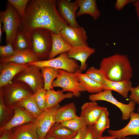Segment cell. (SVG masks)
<instances>
[{"label": "cell", "mask_w": 139, "mask_h": 139, "mask_svg": "<svg viewBox=\"0 0 139 139\" xmlns=\"http://www.w3.org/2000/svg\"><path fill=\"white\" fill-rule=\"evenodd\" d=\"M56 3L55 0H29L19 29L28 33L37 28L59 33L68 24L58 13Z\"/></svg>", "instance_id": "6da1fadb"}, {"label": "cell", "mask_w": 139, "mask_h": 139, "mask_svg": "<svg viewBox=\"0 0 139 139\" xmlns=\"http://www.w3.org/2000/svg\"><path fill=\"white\" fill-rule=\"evenodd\" d=\"M105 73L109 80L119 81L130 80L133 76V70L127 56L116 54L103 58L99 68Z\"/></svg>", "instance_id": "7a4b0ae2"}, {"label": "cell", "mask_w": 139, "mask_h": 139, "mask_svg": "<svg viewBox=\"0 0 139 139\" xmlns=\"http://www.w3.org/2000/svg\"><path fill=\"white\" fill-rule=\"evenodd\" d=\"M0 93L6 106L14 110L23 100L34 94L31 88L22 81L12 80L0 88Z\"/></svg>", "instance_id": "3957f363"}, {"label": "cell", "mask_w": 139, "mask_h": 139, "mask_svg": "<svg viewBox=\"0 0 139 139\" xmlns=\"http://www.w3.org/2000/svg\"><path fill=\"white\" fill-rule=\"evenodd\" d=\"M31 49L39 60H48L52 44L51 31L44 28H37L29 33Z\"/></svg>", "instance_id": "277c9868"}, {"label": "cell", "mask_w": 139, "mask_h": 139, "mask_svg": "<svg viewBox=\"0 0 139 139\" xmlns=\"http://www.w3.org/2000/svg\"><path fill=\"white\" fill-rule=\"evenodd\" d=\"M6 10L0 12V22L3 24V30L6 34V44L13 45L19 29L21 18L18 13L10 3L6 4Z\"/></svg>", "instance_id": "5b68a950"}, {"label": "cell", "mask_w": 139, "mask_h": 139, "mask_svg": "<svg viewBox=\"0 0 139 139\" xmlns=\"http://www.w3.org/2000/svg\"><path fill=\"white\" fill-rule=\"evenodd\" d=\"M58 75L53 81L51 88L60 87L64 92H70L77 97H80L81 92L85 91L78 80L75 73H71L60 69H58Z\"/></svg>", "instance_id": "8992f818"}, {"label": "cell", "mask_w": 139, "mask_h": 139, "mask_svg": "<svg viewBox=\"0 0 139 139\" xmlns=\"http://www.w3.org/2000/svg\"><path fill=\"white\" fill-rule=\"evenodd\" d=\"M12 80L21 81L27 84L34 94L39 89L44 88V80L40 68L32 65L28 64Z\"/></svg>", "instance_id": "52a82bcc"}, {"label": "cell", "mask_w": 139, "mask_h": 139, "mask_svg": "<svg viewBox=\"0 0 139 139\" xmlns=\"http://www.w3.org/2000/svg\"><path fill=\"white\" fill-rule=\"evenodd\" d=\"M35 65L39 68L49 67L62 70L71 73H75L80 66L74 59L70 58L67 53H62L57 57L44 60H39L28 64Z\"/></svg>", "instance_id": "ba28073f"}, {"label": "cell", "mask_w": 139, "mask_h": 139, "mask_svg": "<svg viewBox=\"0 0 139 139\" xmlns=\"http://www.w3.org/2000/svg\"><path fill=\"white\" fill-rule=\"evenodd\" d=\"M112 90H104L99 93L92 94L89 96L91 101H104L110 102L115 105L121 110L122 113V119L127 120L130 118L131 113L135 109L136 103L130 100L127 104L118 101L112 95Z\"/></svg>", "instance_id": "9c48e42d"}, {"label": "cell", "mask_w": 139, "mask_h": 139, "mask_svg": "<svg viewBox=\"0 0 139 139\" xmlns=\"http://www.w3.org/2000/svg\"><path fill=\"white\" fill-rule=\"evenodd\" d=\"M59 105L46 109L33 121L36 128L38 139H45L48 132L56 122V112Z\"/></svg>", "instance_id": "30bf717a"}, {"label": "cell", "mask_w": 139, "mask_h": 139, "mask_svg": "<svg viewBox=\"0 0 139 139\" xmlns=\"http://www.w3.org/2000/svg\"><path fill=\"white\" fill-rule=\"evenodd\" d=\"M57 9L59 15L69 26L72 27L80 26L76 19V12L79 9L78 0L73 2L68 0L56 1Z\"/></svg>", "instance_id": "8fae6325"}, {"label": "cell", "mask_w": 139, "mask_h": 139, "mask_svg": "<svg viewBox=\"0 0 139 139\" xmlns=\"http://www.w3.org/2000/svg\"><path fill=\"white\" fill-rule=\"evenodd\" d=\"M60 33L63 39L73 47L88 46L86 32L83 27H72L68 25L61 30Z\"/></svg>", "instance_id": "7c38bea8"}, {"label": "cell", "mask_w": 139, "mask_h": 139, "mask_svg": "<svg viewBox=\"0 0 139 139\" xmlns=\"http://www.w3.org/2000/svg\"><path fill=\"white\" fill-rule=\"evenodd\" d=\"M13 115L6 124L0 127V135L5 131L27 123L33 122L36 118L22 107L19 106L14 109Z\"/></svg>", "instance_id": "4fadbf2b"}, {"label": "cell", "mask_w": 139, "mask_h": 139, "mask_svg": "<svg viewBox=\"0 0 139 139\" xmlns=\"http://www.w3.org/2000/svg\"><path fill=\"white\" fill-rule=\"evenodd\" d=\"M105 107L100 106L96 101L85 103L81 107L80 117L84 120L87 126L92 127Z\"/></svg>", "instance_id": "5bb4252c"}, {"label": "cell", "mask_w": 139, "mask_h": 139, "mask_svg": "<svg viewBox=\"0 0 139 139\" xmlns=\"http://www.w3.org/2000/svg\"><path fill=\"white\" fill-rule=\"evenodd\" d=\"M28 65L12 62L0 63V88L11 82L15 76Z\"/></svg>", "instance_id": "9a60e30c"}, {"label": "cell", "mask_w": 139, "mask_h": 139, "mask_svg": "<svg viewBox=\"0 0 139 139\" xmlns=\"http://www.w3.org/2000/svg\"><path fill=\"white\" fill-rule=\"evenodd\" d=\"M95 49L88 46L80 45L73 47L67 52L70 58L79 61L81 65L78 71L82 73L87 68L86 60L89 57L94 53Z\"/></svg>", "instance_id": "2e32d148"}, {"label": "cell", "mask_w": 139, "mask_h": 139, "mask_svg": "<svg viewBox=\"0 0 139 139\" xmlns=\"http://www.w3.org/2000/svg\"><path fill=\"white\" fill-rule=\"evenodd\" d=\"M130 118L129 123L122 128L117 130H108L109 135L115 136L117 138L130 135H139V114L131 112Z\"/></svg>", "instance_id": "e0dca14e"}, {"label": "cell", "mask_w": 139, "mask_h": 139, "mask_svg": "<svg viewBox=\"0 0 139 139\" xmlns=\"http://www.w3.org/2000/svg\"><path fill=\"white\" fill-rule=\"evenodd\" d=\"M38 61L39 59L31 49L22 51H16L15 54L12 56L7 58H1L0 59V63L12 62L22 65Z\"/></svg>", "instance_id": "ac0fdd59"}, {"label": "cell", "mask_w": 139, "mask_h": 139, "mask_svg": "<svg viewBox=\"0 0 139 139\" xmlns=\"http://www.w3.org/2000/svg\"><path fill=\"white\" fill-rule=\"evenodd\" d=\"M51 33L52 47L48 59L54 58L59 54L67 53L73 47L63 39L60 33H56L51 32Z\"/></svg>", "instance_id": "d6986e66"}, {"label": "cell", "mask_w": 139, "mask_h": 139, "mask_svg": "<svg viewBox=\"0 0 139 139\" xmlns=\"http://www.w3.org/2000/svg\"><path fill=\"white\" fill-rule=\"evenodd\" d=\"M79 9L76 12V17L84 14L89 15L94 20L100 16L101 12L98 9L95 0H78Z\"/></svg>", "instance_id": "ffe728a7"}, {"label": "cell", "mask_w": 139, "mask_h": 139, "mask_svg": "<svg viewBox=\"0 0 139 139\" xmlns=\"http://www.w3.org/2000/svg\"><path fill=\"white\" fill-rule=\"evenodd\" d=\"M130 80L119 81H112L106 79L103 85L104 90H110L116 91L124 98H127L132 86Z\"/></svg>", "instance_id": "44dd1931"}, {"label": "cell", "mask_w": 139, "mask_h": 139, "mask_svg": "<svg viewBox=\"0 0 139 139\" xmlns=\"http://www.w3.org/2000/svg\"><path fill=\"white\" fill-rule=\"evenodd\" d=\"M62 90L55 91L52 88L47 90L46 95L45 109L52 108L66 99H70L74 96L73 94L68 92L64 93Z\"/></svg>", "instance_id": "7402d4cb"}, {"label": "cell", "mask_w": 139, "mask_h": 139, "mask_svg": "<svg viewBox=\"0 0 139 139\" xmlns=\"http://www.w3.org/2000/svg\"><path fill=\"white\" fill-rule=\"evenodd\" d=\"M17 139H38L33 122L25 124L12 129Z\"/></svg>", "instance_id": "603a6c76"}, {"label": "cell", "mask_w": 139, "mask_h": 139, "mask_svg": "<svg viewBox=\"0 0 139 139\" xmlns=\"http://www.w3.org/2000/svg\"><path fill=\"white\" fill-rule=\"evenodd\" d=\"M75 73L78 80L85 91L93 94L104 90L102 85L91 79L85 73H82L78 70Z\"/></svg>", "instance_id": "cb8c5ba5"}, {"label": "cell", "mask_w": 139, "mask_h": 139, "mask_svg": "<svg viewBox=\"0 0 139 139\" xmlns=\"http://www.w3.org/2000/svg\"><path fill=\"white\" fill-rule=\"evenodd\" d=\"M77 132L56 123L51 127L47 135L56 139H73Z\"/></svg>", "instance_id": "d4e9b609"}, {"label": "cell", "mask_w": 139, "mask_h": 139, "mask_svg": "<svg viewBox=\"0 0 139 139\" xmlns=\"http://www.w3.org/2000/svg\"><path fill=\"white\" fill-rule=\"evenodd\" d=\"M76 109L73 102H71L57 110L56 115L57 123H61L64 121L78 118L76 114Z\"/></svg>", "instance_id": "484cf974"}, {"label": "cell", "mask_w": 139, "mask_h": 139, "mask_svg": "<svg viewBox=\"0 0 139 139\" xmlns=\"http://www.w3.org/2000/svg\"><path fill=\"white\" fill-rule=\"evenodd\" d=\"M13 46L16 51H22L31 49L29 33L25 32L19 29Z\"/></svg>", "instance_id": "4316f807"}, {"label": "cell", "mask_w": 139, "mask_h": 139, "mask_svg": "<svg viewBox=\"0 0 139 139\" xmlns=\"http://www.w3.org/2000/svg\"><path fill=\"white\" fill-rule=\"evenodd\" d=\"M109 113L107 108L105 107L100 117L92 128L100 136H101L103 132L110 127Z\"/></svg>", "instance_id": "83f0119b"}, {"label": "cell", "mask_w": 139, "mask_h": 139, "mask_svg": "<svg viewBox=\"0 0 139 139\" xmlns=\"http://www.w3.org/2000/svg\"><path fill=\"white\" fill-rule=\"evenodd\" d=\"M44 81V88L48 90L51 89L54 80L56 79L58 74V69L52 67H44L40 68Z\"/></svg>", "instance_id": "f1b7e54d"}, {"label": "cell", "mask_w": 139, "mask_h": 139, "mask_svg": "<svg viewBox=\"0 0 139 139\" xmlns=\"http://www.w3.org/2000/svg\"><path fill=\"white\" fill-rule=\"evenodd\" d=\"M33 94L25 98L20 103V106L36 118L38 117L42 112L40 109L35 100Z\"/></svg>", "instance_id": "f546056e"}, {"label": "cell", "mask_w": 139, "mask_h": 139, "mask_svg": "<svg viewBox=\"0 0 139 139\" xmlns=\"http://www.w3.org/2000/svg\"><path fill=\"white\" fill-rule=\"evenodd\" d=\"M14 110L7 107L5 105L2 95L0 93V127L7 123L11 118Z\"/></svg>", "instance_id": "4dcf8cb0"}, {"label": "cell", "mask_w": 139, "mask_h": 139, "mask_svg": "<svg viewBox=\"0 0 139 139\" xmlns=\"http://www.w3.org/2000/svg\"><path fill=\"white\" fill-rule=\"evenodd\" d=\"M60 123L62 125L77 132L84 126H87L84 120L80 116L78 118L66 121Z\"/></svg>", "instance_id": "1f68e13d"}, {"label": "cell", "mask_w": 139, "mask_h": 139, "mask_svg": "<svg viewBox=\"0 0 139 139\" xmlns=\"http://www.w3.org/2000/svg\"><path fill=\"white\" fill-rule=\"evenodd\" d=\"M85 73L91 79L103 86L106 79L105 73L102 70L93 67L88 69Z\"/></svg>", "instance_id": "d6a6232c"}, {"label": "cell", "mask_w": 139, "mask_h": 139, "mask_svg": "<svg viewBox=\"0 0 139 139\" xmlns=\"http://www.w3.org/2000/svg\"><path fill=\"white\" fill-rule=\"evenodd\" d=\"M29 0H7L16 10L21 18L23 17L25 12Z\"/></svg>", "instance_id": "836d02e7"}, {"label": "cell", "mask_w": 139, "mask_h": 139, "mask_svg": "<svg viewBox=\"0 0 139 139\" xmlns=\"http://www.w3.org/2000/svg\"><path fill=\"white\" fill-rule=\"evenodd\" d=\"M46 91V90L42 88L39 89L33 94L36 103L42 112L46 109L45 103Z\"/></svg>", "instance_id": "e575fe53"}, {"label": "cell", "mask_w": 139, "mask_h": 139, "mask_svg": "<svg viewBox=\"0 0 139 139\" xmlns=\"http://www.w3.org/2000/svg\"><path fill=\"white\" fill-rule=\"evenodd\" d=\"M13 45L10 43L6 44L5 46H0L1 58H7L13 55L16 53Z\"/></svg>", "instance_id": "d590c367"}, {"label": "cell", "mask_w": 139, "mask_h": 139, "mask_svg": "<svg viewBox=\"0 0 139 139\" xmlns=\"http://www.w3.org/2000/svg\"><path fill=\"white\" fill-rule=\"evenodd\" d=\"M130 91L131 94L129 98L130 100L135 103H139V83L136 87H132Z\"/></svg>", "instance_id": "8d00e7d4"}, {"label": "cell", "mask_w": 139, "mask_h": 139, "mask_svg": "<svg viewBox=\"0 0 139 139\" xmlns=\"http://www.w3.org/2000/svg\"><path fill=\"white\" fill-rule=\"evenodd\" d=\"M135 1L134 0H117L115 4V8L118 10H121L126 5L130 3H133Z\"/></svg>", "instance_id": "74e56055"}, {"label": "cell", "mask_w": 139, "mask_h": 139, "mask_svg": "<svg viewBox=\"0 0 139 139\" xmlns=\"http://www.w3.org/2000/svg\"><path fill=\"white\" fill-rule=\"evenodd\" d=\"M101 137L93 130L92 127L88 126V130L84 139H99Z\"/></svg>", "instance_id": "f35d334b"}, {"label": "cell", "mask_w": 139, "mask_h": 139, "mask_svg": "<svg viewBox=\"0 0 139 139\" xmlns=\"http://www.w3.org/2000/svg\"><path fill=\"white\" fill-rule=\"evenodd\" d=\"M0 139H17L12 129L4 132L0 135Z\"/></svg>", "instance_id": "ab89813d"}, {"label": "cell", "mask_w": 139, "mask_h": 139, "mask_svg": "<svg viewBox=\"0 0 139 139\" xmlns=\"http://www.w3.org/2000/svg\"><path fill=\"white\" fill-rule=\"evenodd\" d=\"M88 129V126H85L79 130L73 139H84Z\"/></svg>", "instance_id": "60d3db41"}, {"label": "cell", "mask_w": 139, "mask_h": 139, "mask_svg": "<svg viewBox=\"0 0 139 139\" xmlns=\"http://www.w3.org/2000/svg\"><path fill=\"white\" fill-rule=\"evenodd\" d=\"M133 5L135 7V10L138 18V22L139 23V0H135L133 3Z\"/></svg>", "instance_id": "b9f144b4"}, {"label": "cell", "mask_w": 139, "mask_h": 139, "mask_svg": "<svg viewBox=\"0 0 139 139\" xmlns=\"http://www.w3.org/2000/svg\"><path fill=\"white\" fill-rule=\"evenodd\" d=\"M116 137L114 136H101L99 139H116Z\"/></svg>", "instance_id": "7bdbcfd3"}, {"label": "cell", "mask_w": 139, "mask_h": 139, "mask_svg": "<svg viewBox=\"0 0 139 139\" xmlns=\"http://www.w3.org/2000/svg\"><path fill=\"white\" fill-rule=\"evenodd\" d=\"M2 23L0 22V41L1 42V41L2 37Z\"/></svg>", "instance_id": "ee69618b"}, {"label": "cell", "mask_w": 139, "mask_h": 139, "mask_svg": "<svg viewBox=\"0 0 139 139\" xmlns=\"http://www.w3.org/2000/svg\"><path fill=\"white\" fill-rule=\"evenodd\" d=\"M45 139H56L48 135H47Z\"/></svg>", "instance_id": "f6af8a7d"}, {"label": "cell", "mask_w": 139, "mask_h": 139, "mask_svg": "<svg viewBox=\"0 0 139 139\" xmlns=\"http://www.w3.org/2000/svg\"><path fill=\"white\" fill-rule=\"evenodd\" d=\"M117 139H131V138L128 137H125L121 138H117Z\"/></svg>", "instance_id": "bcb514c9"}, {"label": "cell", "mask_w": 139, "mask_h": 139, "mask_svg": "<svg viewBox=\"0 0 139 139\" xmlns=\"http://www.w3.org/2000/svg\"><path fill=\"white\" fill-rule=\"evenodd\" d=\"M137 111L138 112V113L139 114V106L137 108Z\"/></svg>", "instance_id": "7dc6e473"}]
</instances>
